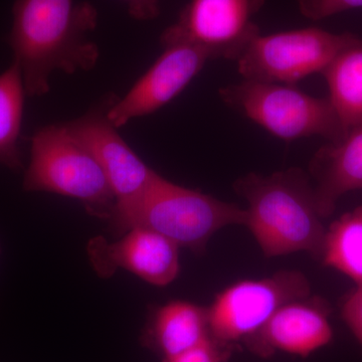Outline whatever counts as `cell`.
Instances as JSON below:
<instances>
[{"label": "cell", "instance_id": "16", "mask_svg": "<svg viewBox=\"0 0 362 362\" xmlns=\"http://www.w3.org/2000/svg\"><path fill=\"white\" fill-rule=\"evenodd\" d=\"M25 96L20 66L13 62L0 74V164L16 173L23 168L20 139Z\"/></svg>", "mask_w": 362, "mask_h": 362}, {"label": "cell", "instance_id": "4", "mask_svg": "<svg viewBox=\"0 0 362 362\" xmlns=\"http://www.w3.org/2000/svg\"><path fill=\"white\" fill-rule=\"evenodd\" d=\"M246 221V209L237 204L181 187L159 175L131 214L125 233L141 226L177 247L202 254L214 233L226 226H245Z\"/></svg>", "mask_w": 362, "mask_h": 362}, {"label": "cell", "instance_id": "14", "mask_svg": "<svg viewBox=\"0 0 362 362\" xmlns=\"http://www.w3.org/2000/svg\"><path fill=\"white\" fill-rule=\"evenodd\" d=\"M209 333L207 307L173 300L152 312L142 333L144 346L168 362L206 341Z\"/></svg>", "mask_w": 362, "mask_h": 362}, {"label": "cell", "instance_id": "5", "mask_svg": "<svg viewBox=\"0 0 362 362\" xmlns=\"http://www.w3.org/2000/svg\"><path fill=\"white\" fill-rule=\"evenodd\" d=\"M218 94L230 108L285 141L320 136L335 142L347 133L328 98L311 96L292 85L243 80Z\"/></svg>", "mask_w": 362, "mask_h": 362}, {"label": "cell", "instance_id": "18", "mask_svg": "<svg viewBox=\"0 0 362 362\" xmlns=\"http://www.w3.org/2000/svg\"><path fill=\"white\" fill-rule=\"evenodd\" d=\"M298 8L304 18L321 21L335 14L362 8V0H297Z\"/></svg>", "mask_w": 362, "mask_h": 362}, {"label": "cell", "instance_id": "6", "mask_svg": "<svg viewBox=\"0 0 362 362\" xmlns=\"http://www.w3.org/2000/svg\"><path fill=\"white\" fill-rule=\"evenodd\" d=\"M354 35L318 28L259 33L238 58V71L244 80L293 86L322 74Z\"/></svg>", "mask_w": 362, "mask_h": 362}, {"label": "cell", "instance_id": "21", "mask_svg": "<svg viewBox=\"0 0 362 362\" xmlns=\"http://www.w3.org/2000/svg\"><path fill=\"white\" fill-rule=\"evenodd\" d=\"M127 6L128 13L134 20H156L160 14L159 0H122Z\"/></svg>", "mask_w": 362, "mask_h": 362}, {"label": "cell", "instance_id": "8", "mask_svg": "<svg viewBox=\"0 0 362 362\" xmlns=\"http://www.w3.org/2000/svg\"><path fill=\"white\" fill-rule=\"evenodd\" d=\"M310 293L308 279L296 270L239 281L218 293L207 307L211 337L235 347L259 332L281 307Z\"/></svg>", "mask_w": 362, "mask_h": 362}, {"label": "cell", "instance_id": "2", "mask_svg": "<svg viewBox=\"0 0 362 362\" xmlns=\"http://www.w3.org/2000/svg\"><path fill=\"white\" fill-rule=\"evenodd\" d=\"M233 189L247 202L245 226L267 258L307 252L320 259L326 228L304 170L251 173L235 181Z\"/></svg>", "mask_w": 362, "mask_h": 362}, {"label": "cell", "instance_id": "13", "mask_svg": "<svg viewBox=\"0 0 362 362\" xmlns=\"http://www.w3.org/2000/svg\"><path fill=\"white\" fill-rule=\"evenodd\" d=\"M309 171L315 180L319 211L327 218L343 195L362 188V123L338 141L321 147L311 159Z\"/></svg>", "mask_w": 362, "mask_h": 362}, {"label": "cell", "instance_id": "15", "mask_svg": "<svg viewBox=\"0 0 362 362\" xmlns=\"http://www.w3.org/2000/svg\"><path fill=\"white\" fill-rule=\"evenodd\" d=\"M321 75L345 129L362 123V40L354 35Z\"/></svg>", "mask_w": 362, "mask_h": 362}, {"label": "cell", "instance_id": "20", "mask_svg": "<svg viewBox=\"0 0 362 362\" xmlns=\"http://www.w3.org/2000/svg\"><path fill=\"white\" fill-rule=\"evenodd\" d=\"M342 318L362 345V286L350 293L342 306Z\"/></svg>", "mask_w": 362, "mask_h": 362}, {"label": "cell", "instance_id": "12", "mask_svg": "<svg viewBox=\"0 0 362 362\" xmlns=\"http://www.w3.org/2000/svg\"><path fill=\"white\" fill-rule=\"evenodd\" d=\"M329 314V305L321 298L294 300L278 309L245 344L259 356L283 351L308 357L333 340Z\"/></svg>", "mask_w": 362, "mask_h": 362}, {"label": "cell", "instance_id": "10", "mask_svg": "<svg viewBox=\"0 0 362 362\" xmlns=\"http://www.w3.org/2000/svg\"><path fill=\"white\" fill-rule=\"evenodd\" d=\"M163 52L125 96L115 98L107 115L120 129L131 120L156 113L173 101L199 73L209 54L194 45L175 42L162 45Z\"/></svg>", "mask_w": 362, "mask_h": 362}, {"label": "cell", "instance_id": "1", "mask_svg": "<svg viewBox=\"0 0 362 362\" xmlns=\"http://www.w3.org/2000/svg\"><path fill=\"white\" fill-rule=\"evenodd\" d=\"M97 23V8L88 1H14L7 42L20 66L26 96L47 95L52 71L74 74L97 65L99 47L87 37Z\"/></svg>", "mask_w": 362, "mask_h": 362}, {"label": "cell", "instance_id": "17", "mask_svg": "<svg viewBox=\"0 0 362 362\" xmlns=\"http://www.w3.org/2000/svg\"><path fill=\"white\" fill-rule=\"evenodd\" d=\"M330 267L362 286V206L343 214L326 230L320 257Z\"/></svg>", "mask_w": 362, "mask_h": 362}, {"label": "cell", "instance_id": "19", "mask_svg": "<svg viewBox=\"0 0 362 362\" xmlns=\"http://www.w3.org/2000/svg\"><path fill=\"white\" fill-rule=\"evenodd\" d=\"M235 346L223 344L209 337L206 341L168 362H228Z\"/></svg>", "mask_w": 362, "mask_h": 362}, {"label": "cell", "instance_id": "9", "mask_svg": "<svg viewBox=\"0 0 362 362\" xmlns=\"http://www.w3.org/2000/svg\"><path fill=\"white\" fill-rule=\"evenodd\" d=\"M266 0H189L177 21L160 37L162 45L183 42L206 52L211 59L237 61L261 33L254 18Z\"/></svg>", "mask_w": 362, "mask_h": 362}, {"label": "cell", "instance_id": "11", "mask_svg": "<svg viewBox=\"0 0 362 362\" xmlns=\"http://www.w3.org/2000/svg\"><path fill=\"white\" fill-rule=\"evenodd\" d=\"M180 247L148 228H130L115 242L95 237L87 244V254L99 277H112L119 269L157 287H165L180 273Z\"/></svg>", "mask_w": 362, "mask_h": 362}, {"label": "cell", "instance_id": "7", "mask_svg": "<svg viewBox=\"0 0 362 362\" xmlns=\"http://www.w3.org/2000/svg\"><path fill=\"white\" fill-rule=\"evenodd\" d=\"M115 98H107L104 103L65 124L103 169L115 197V207L108 223L112 232L122 235L135 207L160 175L138 156L109 120L107 112Z\"/></svg>", "mask_w": 362, "mask_h": 362}, {"label": "cell", "instance_id": "3", "mask_svg": "<svg viewBox=\"0 0 362 362\" xmlns=\"http://www.w3.org/2000/svg\"><path fill=\"white\" fill-rule=\"evenodd\" d=\"M23 189L71 197L90 216L107 221L115 207L113 192L96 157L65 123L45 126L33 135Z\"/></svg>", "mask_w": 362, "mask_h": 362}]
</instances>
